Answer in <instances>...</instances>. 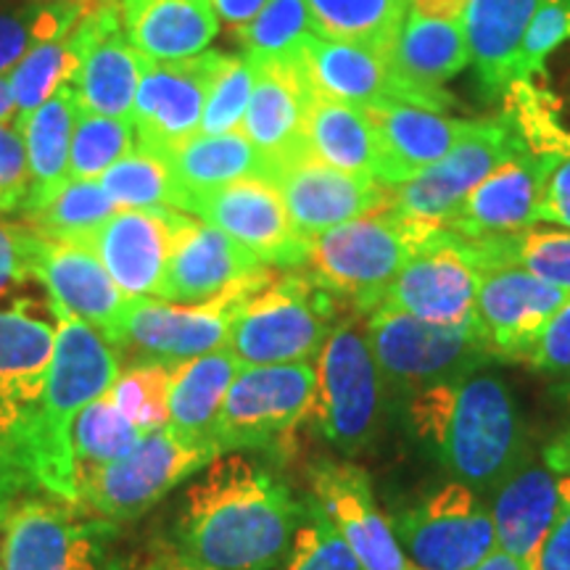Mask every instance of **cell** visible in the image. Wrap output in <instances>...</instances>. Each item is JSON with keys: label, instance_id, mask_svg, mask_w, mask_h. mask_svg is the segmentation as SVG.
Returning a JSON list of instances; mask_svg holds the SVG:
<instances>
[{"label": "cell", "instance_id": "cell-1", "mask_svg": "<svg viewBox=\"0 0 570 570\" xmlns=\"http://www.w3.org/2000/svg\"><path fill=\"white\" fill-rule=\"evenodd\" d=\"M304 499L246 454H219L177 502L169 547L212 570H275L288 560Z\"/></svg>", "mask_w": 570, "mask_h": 570}, {"label": "cell", "instance_id": "cell-2", "mask_svg": "<svg viewBox=\"0 0 570 570\" xmlns=\"http://www.w3.org/2000/svg\"><path fill=\"white\" fill-rule=\"evenodd\" d=\"M412 428L452 481L475 494H497L525 460V433L515 396L494 375L417 391L410 407Z\"/></svg>", "mask_w": 570, "mask_h": 570}, {"label": "cell", "instance_id": "cell-3", "mask_svg": "<svg viewBox=\"0 0 570 570\" xmlns=\"http://www.w3.org/2000/svg\"><path fill=\"white\" fill-rule=\"evenodd\" d=\"M56 317L53 356L35 423V473L40 494L77 502L71 431L80 412L117 383L119 356L90 325Z\"/></svg>", "mask_w": 570, "mask_h": 570}, {"label": "cell", "instance_id": "cell-4", "mask_svg": "<svg viewBox=\"0 0 570 570\" xmlns=\"http://www.w3.org/2000/svg\"><path fill=\"white\" fill-rule=\"evenodd\" d=\"M56 327L35 317L24 302L0 306V510L40 494L35 473V423Z\"/></svg>", "mask_w": 570, "mask_h": 570}, {"label": "cell", "instance_id": "cell-5", "mask_svg": "<svg viewBox=\"0 0 570 570\" xmlns=\"http://www.w3.org/2000/svg\"><path fill=\"white\" fill-rule=\"evenodd\" d=\"M444 227L377 209L309 240L304 267L312 281L356 312L377 309L402 267Z\"/></svg>", "mask_w": 570, "mask_h": 570}, {"label": "cell", "instance_id": "cell-6", "mask_svg": "<svg viewBox=\"0 0 570 570\" xmlns=\"http://www.w3.org/2000/svg\"><path fill=\"white\" fill-rule=\"evenodd\" d=\"M3 570H132L122 523L80 502L27 497L0 525Z\"/></svg>", "mask_w": 570, "mask_h": 570}, {"label": "cell", "instance_id": "cell-7", "mask_svg": "<svg viewBox=\"0 0 570 570\" xmlns=\"http://www.w3.org/2000/svg\"><path fill=\"white\" fill-rule=\"evenodd\" d=\"M336 315L338 298L306 273L288 269L240 306L227 333V348L238 365L309 362L338 325Z\"/></svg>", "mask_w": 570, "mask_h": 570}, {"label": "cell", "instance_id": "cell-8", "mask_svg": "<svg viewBox=\"0 0 570 570\" xmlns=\"http://www.w3.org/2000/svg\"><path fill=\"white\" fill-rule=\"evenodd\" d=\"M275 273L259 269L202 304H173L161 298H130L111 348L127 365L177 367L227 346V333L238 309Z\"/></svg>", "mask_w": 570, "mask_h": 570}, {"label": "cell", "instance_id": "cell-9", "mask_svg": "<svg viewBox=\"0 0 570 570\" xmlns=\"http://www.w3.org/2000/svg\"><path fill=\"white\" fill-rule=\"evenodd\" d=\"M217 458L219 449L209 439L185 436L173 425H164L146 433L111 465L92 473L77 489V502L96 515L130 523Z\"/></svg>", "mask_w": 570, "mask_h": 570}, {"label": "cell", "instance_id": "cell-10", "mask_svg": "<svg viewBox=\"0 0 570 570\" xmlns=\"http://www.w3.org/2000/svg\"><path fill=\"white\" fill-rule=\"evenodd\" d=\"M315 410L320 433L344 454H360L375 439L383 407V381L365 331L338 323L315 365Z\"/></svg>", "mask_w": 570, "mask_h": 570}, {"label": "cell", "instance_id": "cell-11", "mask_svg": "<svg viewBox=\"0 0 570 570\" xmlns=\"http://www.w3.org/2000/svg\"><path fill=\"white\" fill-rule=\"evenodd\" d=\"M365 336L383 381L415 394L473 375L491 360L475 327L433 325L386 306L370 312Z\"/></svg>", "mask_w": 570, "mask_h": 570}, {"label": "cell", "instance_id": "cell-12", "mask_svg": "<svg viewBox=\"0 0 570 570\" xmlns=\"http://www.w3.org/2000/svg\"><path fill=\"white\" fill-rule=\"evenodd\" d=\"M315 365H240L212 425L219 454L267 449L288 439L315 410Z\"/></svg>", "mask_w": 570, "mask_h": 570}, {"label": "cell", "instance_id": "cell-13", "mask_svg": "<svg viewBox=\"0 0 570 570\" xmlns=\"http://www.w3.org/2000/svg\"><path fill=\"white\" fill-rule=\"evenodd\" d=\"M391 529L410 566L423 570H473L499 550L491 510L458 481L394 512Z\"/></svg>", "mask_w": 570, "mask_h": 570}, {"label": "cell", "instance_id": "cell-14", "mask_svg": "<svg viewBox=\"0 0 570 570\" xmlns=\"http://www.w3.org/2000/svg\"><path fill=\"white\" fill-rule=\"evenodd\" d=\"M510 117L475 119L444 159L420 173L415 180L391 188V212L433 227H444L460 204L523 146Z\"/></svg>", "mask_w": 570, "mask_h": 570}, {"label": "cell", "instance_id": "cell-15", "mask_svg": "<svg viewBox=\"0 0 570 570\" xmlns=\"http://www.w3.org/2000/svg\"><path fill=\"white\" fill-rule=\"evenodd\" d=\"M483 265L473 240L439 230L412 256L381 306L446 327H475Z\"/></svg>", "mask_w": 570, "mask_h": 570}, {"label": "cell", "instance_id": "cell-16", "mask_svg": "<svg viewBox=\"0 0 570 570\" xmlns=\"http://www.w3.org/2000/svg\"><path fill=\"white\" fill-rule=\"evenodd\" d=\"M185 214L230 235L265 267H304L309 240L296 233L281 190L267 177H246L223 188L190 196Z\"/></svg>", "mask_w": 570, "mask_h": 570}, {"label": "cell", "instance_id": "cell-17", "mask_svg": "<svg viewBox=\"0 0 570 570\" xmlns=\"http://www.w3.org/2000/svg\"><path fill=\"white\" fill-rule=\"evenodd\" d=\"M223 59L225 53L219 51H204L183 61H154L140 56V80L132 106L140 148L167 156L202 132L206 96Z\"/></svg>", "mask_w": 570, "mask_h": 570}, {"label": "cell", "instance_id": "cell-18", "mask_svg": "<svg viewBox=\"0 0 570 570\" xmlns=\"http://www.w3.org/2000/svg\"><path fill=\"white\" fill-rule=\"evenodd\" d=\"M568 291L520 267H489L475 298V331L491 360L525 362Z\"/></svg>", "mask_w": 570, "mask_h": 570}, {"label": "cell", "instance_id": "cell-19", "mask_svg": "<svg viewBox=\"0 0 570 570\" xmlns=\"http://www.w3.org/2000/svg\"><path fill=\"white\" fill-rule=\"evenodd\" d=\"M269 180L281 190L291 225L306 240L391 206L389 185L344 173L312 154L277 167Z\"/></svg>", "mask_w": 570, "mask_h": 570}, {"label": "cell", "instance_id": "cell-20", "mask_svg": "<svg viewBox=\"0 0 570 570\" xmlns=\"http://www.w3.org/2000/svg\"><path fill=\"white\" fill-rule=\"evenodd\" d=\"M71 35L80 46V69L71 82L80 111L132 119L140 53L125 35L119 0L85 11V17L71 27Z\"/></svg>", "mask_w": 570, "mask_h": 570}, {"label": "cell", "instance_id": "cell-21", "mask_svg": "<svg viewBox=\"0 0 570 570\" xmlns=\"http://www.w3.org/2000/svg\"><path fill=\"white\" fill-rule=\"evenodd\" d=\"M298 59H302V67L315 92L362 106V109L383 101H402L433 111H446L458 106L452 96H431V92L404 82L386 56L370 51L365 46H356V42L312 35L304 42Z\"/></svg>", "mask_w": 570, "mask_h": 570}, {"label": "cell", "instance_id": "cell-22", "mask_svg": "<svg viewBox=\"0 0 570 570\" xmlns=\"http://www.w3.org/2000/svg\"><path fill=\"white\" fill-rule=\"evenodd\" d=\"M560 159L558 154L533 151L529 142H523L487 180L479 183V188L452 214L444 230L479 240L533 227L539 223L547 180Z\"/></svg>", "mask_w": 570, "mask_h": 570}, {"label": "cell", "instance_id": "cell-23", "mask_svg": "<svg viewBox=\"0 0 570 570\" xmlns=\"http://www.w3.org/2000/svg\"><path fill=\"white\" fill-rule=\"evenodd\" d=\"M312 499L331 518L365 570H410L391 520L377 508L373 483L360 465L320 460L309 468Z\"/></svg>", "mask_w": 570, "mask_h": 570}, {"label": "cell", "instance_id": "cell-24", "mask_svg": "<svg viewBox=\"0 0 570 570\" xmlns=\"http://www.w3.org/2000/svg\"><path fill=\"white\" fill-rule=\"evenodd\" d=\"M183 219L185 212L175 209H119L85 246L125 296L156 298Z\"/></svg>", "mask_w": 570, "mask_h": 570}, {"label": "cell", "instance_id": "cell-25", "mask_svg": "<svg viewBox=\"0 0 570 570\" xmlns=\"http://www.w3.org/2000/svg\"><path fill=\"white\" fill-rule=\"evenodd\" d=\"M35 281L51 298L53 315L77 317L111 344L130 296L122 294L88 246L42 238L35 256Z\"/></svg>", "mask_w": 570, "mask_h": 570}, {"label": "cell", "instance_id": "cell-26", "mask_svg": "<svg viewBox=\"0 0 570 570\" xmlns=\"http://www.w3.org/2000/svg\"><path fill=\"white\" fill-rule=\"evenodd\" d=\"M256 82L252 101H248L240 132L254 142L273 167L309 154L306 146V117L315 96L309 77L302 67V59L256 63ZM273 177V175H269Z\"/></svg>", "mask_w": 570, "mask_h": 570}, {"label": "cell", "instance_id": "cell-27", "mask_svg": "<svg viewBox=\"0 0 570 570\" xmlns=\"http://www.w3.org/2000/svg\"><path fill=\"white\" fill-rule=\"evenodd\" d=\"M259 269L265 265L246 246L214 225L185 214L156 298L173 304H202Z\"/></svg>", "mask_w": 570, "mask_h": 570}, {"label": "cell", "instance_id": "cell-28", "mask_svg": "<svg viewBox=\"0 0 570 570\" xmlns=\"http://www.w3.org/2000/svg\"><path fill=\"white\" fill-rule=\"evenodd\" d=\"M377 138V183L399 188L444 159L475 119L446 117L402 101H383L367 109Z\"/></svg>", "mask_w": 570, "mask_h": 570}, {"label": "cell", "instance_id": "cell-29", "mask_svg": "<svg viewBox=\"0 0 570 570\" xmlns=\"http://www.w3.org/2000/svg\"><path fill=\"white\" fill-rule=\"evenodd\" d=\"M558 479L544 458L523 460L497 489L491 504L499 550L537 568L541 544L558 518Z\"/></svg>", "mask_w": 570, "mask_h": 570}, {"label": "cell", "instance_id": "cell-30", "mask_svg": "<svg viewBox=\"0 0 570 570\" xmlns=\"http://www.w3.org/2000/svg\"><path fill=\"white\" fill-rule=\"evenodd\" d=\"M119 6L127 40L142 59H194L219 32L209 0H119Z\"/></svg>", "mask_w": 570, "mask_h": 570}, {"label": "cell", "instance_id": "cell-31", "mask_svg": "<svg viewBox=\"0 0 570 570\" xmlns=\"http://www.w3.org/2000/svg\"><path fill=\"white\" fill-rule=\"evenodd\" d=\"M541 0H468L462 13L470 67L481 90L497 98L515 82V61Z\"/></svg>", "mask_w": 570, "mask_h": 570}, {"label": "cell", "instance_id": "cell-32", "mask_svg": "<svg viewBox=\"0 0 570 570\" xmlns=\"http://www.w3.org/2000/svg\"><path fill=\"white\" fill-rule=\"evenodd\" d=\"M396 75L431 96H449L444 85L470 67L462 19H439L410 11L391 53Z\"/></svg>", "mask_w": 570, "mask_h": 570}, {"label": "cell", "instance_id": "cell-33", "mask_svg": "<svg viewBox=\"0 0 570 570\" xmlns=\"http://www.w3.org/2000/svg\"><path fill=\"white\" fill-rule=\"evenodd\" d=\"M77 114L80 106L71 85H67L38 109L17 119L24 132L27 161H30V196L21 209L24 214L46 206L69 183L71 132H75Z\"/></svg>", "mask_w": 570, "mask_h": 570}, {"label": "cell", "instance_id": "cell-34", "mask_svg": "<svg viewBox=\"0 0 570 570\" xmlns=\"http://www.w3.org/2000/svg\"><path fill=\"white\" fill-rule=\"evenodd\" d=\"M164 159L169 161L177 183H180L185 204L190 196L223 188V185L235 180H246V177H267L269 180V175H273L269 161L256 151L254 142L240 130L223 135L198 132L196 138L185 140Z\"/></svg>", "mask_w": 570, "mask_h": 570}, {"label": "cell", "instance_id": "cell-35", "mask_svg": "<svg viewBox=\"0 0 570 570\" xmlns=\"http://www.w3.org/2000/svg\"><path fill=\"white\" fill-rule=\"evenodd\" d=\"M306 146L323 164L377 180V138L367 109L315 92L306 117Z\"/></svg>", "mask_w": 570, "mask_h": 570}, {"label": "cell", "instance_id": "cell-36", "mask_svg": "<svg viewBox=\"0 0 570 570\" xmlns=\"http://www.w3.org/2000/svg\"><path fill=\"white\" fill-rule=\"evenodd\" d=\"M238 367L227 346L177 365L169 391V425L185 436L209 439Z\"/></svg>", "mask_w": 570, "mask_h": 570}, {"label": "cell", "instance_id": "cell-37", "mask_svg": "<svg viewBox=\"0 0 570 570\" xmlns=\"http://www.w3.org/2000/svg\"><path fill=\"white\" fill-rule=\"evenodd\" d=\"M317 35L346 40L386 56L394 46L410 13V0H306Z\"/></svg>", "mask_w": 570, "mask_h": 570}, {"label": "cell", "instance_id": "cell-38", "mask_svg": "<svg viewBox=\"0 0 570 570\" xmlns=\"http://www.w3.org/2000/svg\"><path fill=\"white\" fill-rule=\"evenodd\" d=\"M483 269L520 267L570 294V230H525L473 240Z\"/></svg>", "mask_w": 570, "mask_h": 570}, {"label": "cell", "instance_id": "cell-39", "mask_svg": "<svg viewBox=\"0 0 570 570\" xmlns=\"http://www.w3.org/2000/svg\"><path fill=\"white\" fill-rule=\"evenodd\" d=\"M146 436L130 417L119 410L111 394L98 396L75 420L71 431V449H75V481L77 489L90 479L92 473L111 465L122 454Z\"/></svg>", "mask_w": 570, "mask_h": 570}, {"label": "cell", "instance_id": "cell-40", "mask_svg": "<svg viewBox=\"0 0 570 570\" xmlns=\"http://www.w3.org/2000/svg\"><path fill=\"white\" fill-rule=\"evenodd\" d=\"M101 188L117 204V209H175L183 212L185 194L164 156L135 148L114 161L98 177Z\"/></svg>", "mask_w": 570, "mask_h": 570}, {"label": "cell", "instance_id": "cell-41", "mask_svg": "<svg viewBox=\"0 0 570 570\" xmlns=\"http://www.w3.org/2000/svg\"><path fill=\"white\" fill-rule=\"evenodd\" d=\"M117 212L98 180H69L46 206L27 212L24 219L40 238L85 244Z\"/></svg>", "mask_w": 570, "mask_h": 570}, {"label": "cell", "instance_id": "cell-42", "mask_svg": "<svg viewBox=\"0 0 570 570\" xmlns=\"http://www.w3.org/2000/svg\"><path fill=\"white\" fill-rule=\"evenodd\" d=\"M312 35L317 27L306 0H269L256 19L235 30V40L252 61L275 63L298 59Z\"/></svg>", "mask_w": 570, "mask_h": 570}, {"label": "cell", "instance_id": "cell-43", "mask_svg": "<svg viewBox=\"0 0 570 570\" xmlns=\"http://www.w3.org/2000/svg\"><path fill=\"white\" fill-rule=\"evenodd\" d=\"M77 69H80V46H77L71 30L67 35H59V38L38 42V46H35L9 75H6L13 101H17L19 117L35 111L40 104H46L56 90L75 82Z\"/></svg>", "mask_w": 570, "mask_h": 570}, {"label": "cell", "instance_id": "cell-44", "mask_svg": "<svg viewBox=\"0 0 570 570\" xmlns=\"http://www.w3.org/2000/svg\"><path fill=\"white\" fill-rule=\"evenodd\" d=\"M85 6L40 0L17 9H0V77L9 75L38 42L67 35L85 17Z\"/></svg>", "mask_w": 570, "mask_h": 570}, {"label": "cell", "instance_id": "cell-45", "mask_svg": "<svg viewBox=\"0 0 570 570\" xmlns=\"http://www.w3.org/2000/svg\"><path fill=\"white\" fill-rule=\"evenodd\" d=\"M135 148H138V132L132 119L80 111L71 132L69 180H98L114 161Z\"/></svg>", "mask_w": 570, "mask_h": 570}, {"label": "cell", "instance_id": "cell-46", "mask_svg": "<svg viewBox=\"0 0 570 570\" xmlns=\"http://www.w3.org/2000/svg\"><path fill=\"white\" fill-rule=\"evenodd\" d=\"M173 370L164 365H130L111 386V399L140 431L151 433L169 425Z\"/></svg>", "mask_w": 570, "mask_h": 570}, {"label": "cell", "instance_id": "cell-47", "mask_svg": "<svg viewBox=\"0 0 570 570\" xmlns=\"http://www.w3.org/2000/svg\"><path fill=\"white\" fill-rule=\"evenodd\" d=\"M285 570H365V566L333 529L325 510L309 497L304 499V515L291 544Z\"/></svg>", "mask_w": 570, "mask_h": 570}, {"label": "cell", "instance_id": "cell-48", "mask_svg": "<svg viewBox=\"0 0 570 570\" xmlns=\"http://www.w3.org/2000/svg\"><path fill=\"white\" fill-rule=\"evenodd\" d=\"M256 82V67L248 56L225 53L219 69L214 71V80L206 96L202 135L235 132L244 125L248 101H252Z\"/></svg>", "mask_w": 570, "mask_h": 570}, {"label": "cell", "instance_id": "cell-49", "mask_svg": "<svg viewBox=\"0 0 570 570\" xmlns=\"http://www.w3.org/2000/svg\"><path fill=\"white\" fill-rule=\"evenodd\" d=\"M541 458L558 479L560 508L544 544H541L537 570H570V433L554 439Z\"/></svg>", "mask_w": 570, "mask_h": 570}, {"label": "cell", "instance_id": "cell-50", "mask_svg": "<svg viewBox=\"0 0 570 570\" xmlns=\"http://www.w3.org/2000/svg\"><path fill=\"white\" fill-rule=\"evenodd\" d=\"M570 38V0H541L515 61V82L525 80Z\"/></svg>", "mask_w": 570, "mask_h": 570}, {"label": "cell", "instance_id": "cell-51", "mask_svg": "<svg viewBox=\"0 0 570 570\" xmlns=\"http://www.w3.org/2000/svg\"><path fill=\"white\" fill-rule=\"evenodd\" d=\"M30 196V161L19 122L0 125V214L21 212Z\"/></svg>", "mask_w": 570, "mask_h": 570}, {"label": "cell", "instance_id": "cell-52", "mask_svg": "<svg viewBox=\"0 0 570 570\" xmlns=\"http://www.w3.org/2000/svg\"><path fill=\"white\" fill-rule=\"evenodd\" d=\"M40 235L30 225L0 223V296L35 277Z\"/></svg>", "mask_w": 570, "mask_h": 570}, {"label": "cell", "instance_id": "cell-53", "mask_svg": "<svg viewBox=\"0 0 570 570\" xmlns=\"http://www.w3.org/2000/svg\"><path fill=\"white\" fill-rule=\"evenodd\" d=\"M525 365L539 373L570 375V294L544 325Z\"/></svg>", "mask_w": 570, "mask_h": 570}, {"label": "cell", "instance_id": "cell-54", "mask_svg": "<svg viewBox=\"0 0 570 570\" xmlns=\"http://www.w3.org/2000/svg\"><path fill=\"white\" fill-rule=\"evenodd\" d=\"M539 223L560 225L570 230V156H562L554 164L539 206Z\"/></svg>", "mask_w": 570, "mask_h": 570}, {"label": "cell", "instance_id": "cell-55", "mask_svg": "<svg viewBox=\"0 0 570 570\" xmlns=\"http://www.w3.org/2000/svg\"><path fill=\"white\" fill-rule=\"evenodd\" d=\"M214 13H217L219 21H225L230 30H240V27H246L248 21L256 19V13H259L269 0H209Z\"/></svg>", "mask_w": 570, "mask_h": 570}, {"label": "cell", "instance_id": "cell-56", "mask_svg": "<svg viewBox=\"0 0 570 570\" xmlns=\"http://www.w3.org/2000/svg\"><path fill=\"white\" fill-rule=\"evenodd\" d=\"M465 9L468 0H410V11L439 19H462Z\"/></svg>", "mask_w": 570, "mask_h": 570}, {"label": "cell", "instance_id": "cell-57", "mask_svg": "<svg viewBox=\"0 0 570 570\" xmlns=\"http://www.w3.org/2000/svg\"><path fill=\"white\" fill-rule=\"evenodd\" d=\"M135 570H212V568L194 566V562L183 560L180 554L173 550V547H164V550L156 552L151 560L142 562V566L135 568Z\"/></svg>", "mask_w": 570, "mask_h": 570}, {"label": "cell", "instance_id": "cell-58", "mask_svg": "<svg viewBox=\"0 0 570 570\" xmlns=\"http://www.w3.org/2000/svg\"><path fill=\"white\" fill-rule=\"evenodd\" d=\"M473 570H537V568H533L531 562L515 558V554H510V552H504V550H497L494 554H489V558L483 560L479 568H473Z\"/></svg>", "mask_w": 570, "mask_h": 570}, {"label": "cell", "instance_id": "cell-59", "mask_svg": "<svg viewBox=\"0 0 570 570\" xmlns=\"http://www.w3.org/2000/svg\"><path fill=\"white\" fill-rule=\"evenodd\" d=\"M17 119H19V109H17V101H13V96H11L9 80H6V77H0V125L17 122Z\"/></svg>", "mask_w": 570, "mask_h": 570}, {"label": "cell", "instance_id": "cell-60", "mask_svg": "<svg viewBox=\"0 0 570 570\" xmlns=\"http://www.w3.org/2000/svg\"><path fill=\"white\" fill-rule=\"evenodd\" d=\"M40 3H71V6H85V9H92V6L109 3V0H40Z\"/></svg>", "mask_w": 570, "mask_h": 570}, {"label": "cell", "instance_id": "cell-61", "mask_svg": "<svg viewBox=\"0 0 570 570\" xmlns=\"http://www.w3.org/2000/svg\"><path fill=\"white\" fill-rule=\"evenodd\" d=\"M6 518H9V512H6V510H0V525H3V520Z\"/></svg>", "mask_w": 570, "mask_h": 570}, {"label": "cell", "instance_id": "cell-62", "mask_svg": "<svg viewBox=\"0 0 570 570\" xmlns=\"http://www.w3.org/2000/svg\"><path fill=\"white\" fill-rule=\"evenodd\" d=\"M410 570H423V568H415V566H410Z\"/></svg>", "mask_w": 570, "mask_h": 570}, {"label": "cell", "instance_id": "cell-63", "mask_svg": "<svg viewBox=\"0 0 570 570\" xmlns=\"http://www.w3.org/2000/svg\"><path fill=\"white\" fill-rule=\"evenodd\" d=\"M0 570H3V568H0Z\"/></svg>", "mask_w": 570, "mask_h": 570}]
</instances>
